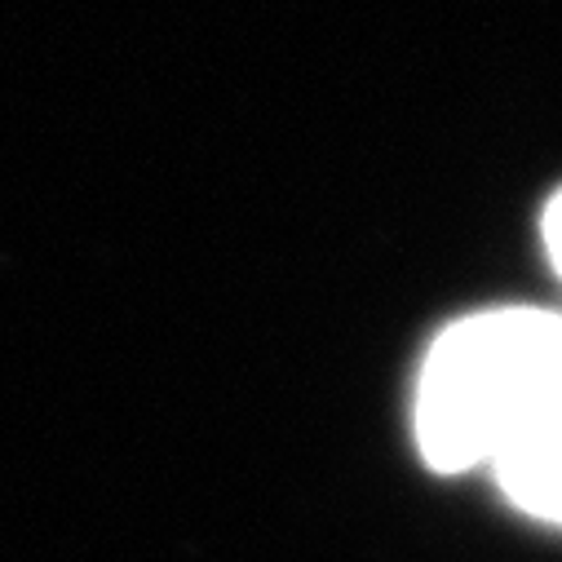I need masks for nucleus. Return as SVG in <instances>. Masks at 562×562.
I'll list each match as a JSON object with an SVG mask.
<instances>
[{
  "label": "nucleus",
  "mask_w": 562,
  "mask_h": 562,
  "mask_svg": "<svg viewBox=\"0 0 562 562\" xmlns=\"http://www.w3.org/2000/svg\"><path fill=\"white\" fill-rule=\"evenodd\" d=\"M544 248H549L553 270L562 274V191H558V195H553V204L544 209Z\"/></svg>",
  "instance_id": "obj_3"
},
{
  "label": "nucleus",
  "mask_w": 562,
  "mask_h": 562,
  "mask_svg": "<svg viewBox=\"0 0 562 562\" xmlns=\"http://www.w3.org/2000/svg\"><path fill=\"white\" fill-rule=\"evenodd\" d=\"M562 363V319L492 311L448 328L416 385V439L435 470H479Z\"/></svg>",
  "instance_id": "obj_1"
},
{
  "label": "nucleus",
  "mask_w": 562,
  "mask_h": 562,
  "mask_svg": "<svg viewBox=\"0 0 562 562\" xmlns=\"http://www.w3.org/2000/svg\"><path fill=\"white\" fill-rule=\"evenodd\" d=\"M487 470L518 509L562 522V363L501 439Z\"/></svg>",
  "instance_id": "obj_2"
}]
</instances>
